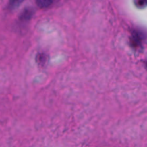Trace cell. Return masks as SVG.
Listing matches in <instances>:
<instances>
[{"instance_id":"obj_1","label":"cell","mask_w":147,"mask_h":147,"mask_svg":"<svg viewBox=\"0 0 147 147\" xmlns=\"http://www.w3.org/2000/svg\"><path fill=\"white\" fill-rule=\"evenodd\" d=\"M32 14V10H31L30 9H24V11L22 12L20 18L23 20H28V19L31 17Z\"/></svg>"},{"instance_id":"obj_2","label":"cell","mask_w":147,"mask_h":147,"mask_svg":"<svg viewBox=\"0 0 147 147\" xmlns=\"http://www.w3.org/2000/svg\"><path fill=\"white\" fill-rule=\"evenodd\" d=\"M36 3L37 4V5L40 6L41 7H48L50 4H51L53 3V1H50V0H38V1H36Z\"/></svg>"},{"instance_id":"obj_3","label":"cell","mask_w":147,"mask_h":147,"mask_svg":"<svg viewBox=\"0 0 147 147\" xmlns=\"http://www.w3.org/2000/svg\"><path fill=\"white\" fill-rule=\"evenodd\" d=\"M134 4L138 7H144L146 5L147 1H134Z\"/></svg>"}]
</instances>
